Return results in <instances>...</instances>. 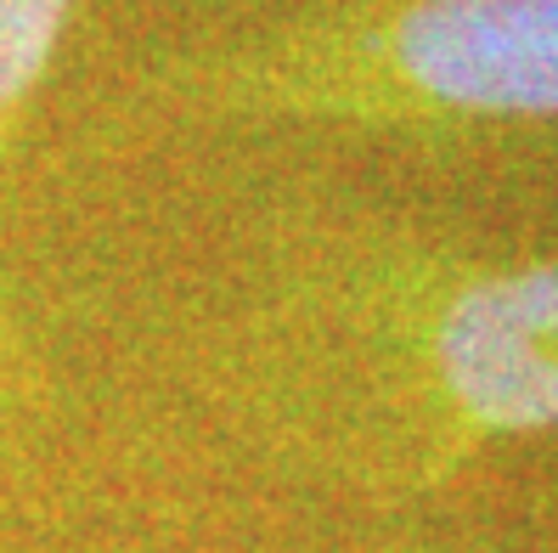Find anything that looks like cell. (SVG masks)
I'll return each mask as SVG.
<instances>
[{
	"instance_id": "cell-1",
	"label": "cell",
	"mask_w": 558,
	"mask_h": 553,
	"mask_svg": "<svg viewBox=\"0 0 558 553\" xmlns=\"http://www.w3.org/2000/svg\"><path fill=\"white\" fill-rule=\"evenodd\" d=\"M192 378L271 480L412 503L485 452L558 435V249L277 187L204 288Z\"/></svg>"
},
{
	"instance_id": "cell-2",
	"label": "cell",
	"mask_w": 558,
	"mask_h": 553,
	"mask_svg": "<svg viewBox=\"0 0 558 553\" xmlns=\"http://www.w3.org/2000/svg\"><path fill=\"white\" fill-rule=\"evenodd\" d=\"M102 124L558 158V0H293L153 46Z\"/></svg>"
},
{
	"instance_id": "cell-3",
	"label": "cell",
	"mask_w": 558,
	"mask_h": 553,
	"mask_svg": "<svg viewBox=\"0 0 558 553\" xmlns=\"http://www.w3.org/2000/svg\"><path fill=\"white\" fill-rule=\"evenodd\" d=\"M85 0H0V226H7V187L17 142L35 96L46 91L62 46H69ZM28 384V350L17 328V300L7 277V238H0V401H17Z\"/></svg>"
},
{
	"instance_id": "cell-4",
	"label": "cell",
	"mask_w": 558,
	"mask_h": 553,
	"mask_svg": "<svg viewBox=\"0 0 558 553\" xmlns=\"http://www.w3.org/2000/svg\"><path fill=\"white\" fill-rule=\"evenodd\" d=\"M373 553H412V548H373Z\"/></svg>"
}]
</instances>
